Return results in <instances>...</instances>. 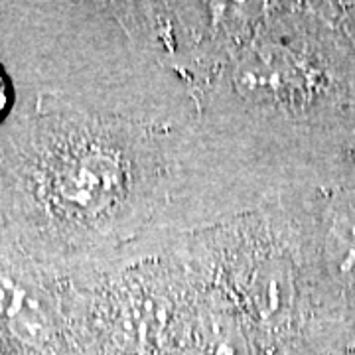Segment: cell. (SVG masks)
Here are the masks:
<instances>
[{
    "label": "cell",
    "mask_w": 355,
    "mask_h": 355,
    "mask_svg": "<svg viewBox=\"0 0 355 355\" xmlns=\"http://www.w3.org/2000/svg\"><path fill=\"white\" fill-rule=\"evenodd\" d=\"M338 186L318 223V277L322 300L330 310L355 318V160H336Z\"/></svg>",
    "instance_id": "1"
},
{
    "label": "cell",
    "mask_w": 355,
    "mask_h": 355,
    "mask_svg": "<svg viewBox=\"0 0 355 355\" xmlns=\"http://www.w3.org/2000/svg\"><path fill=\"white\" fill-rule=\"evenodd\" d=\"M8 105H10V83L4 69L0 67V119L8 111Z\"/></svg>",
    "instance_id": "2"
},
{
    "label": "cell",
    "mask_w": 355,
    "mask_h": 355,
    "mask_svg": "<svg viewBox=\"0 0 355 355\" xmlns=\"http://www.w3.org/2000/svg\"><path fill=\"white\" fill-rule=\"evenodd\" d=\"M347 14L349 16L345 18V30H347V34H349V38H352L355 46V8H352Z\"/></svg>",
    "instance_id": "3"
}]
</instances>
